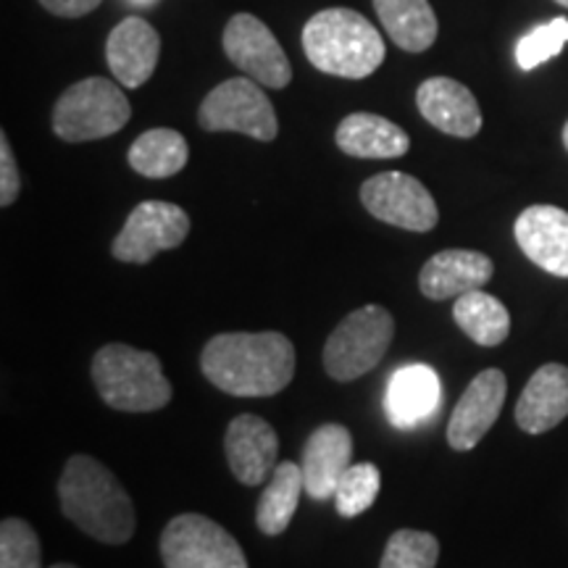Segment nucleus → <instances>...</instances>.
<instances>
[{
  "instance_id": "f257e3e1",
  "label": "nucleus",
  "mask_w": 568,
  "mask_h": 568,
  "mask_svg": "<svg viewBox=\"0 0 568 568\" xmlns=\"http://www.w3.org/2000/svg\"><path fill=\"white\" fill-rule=\"evenodd\" d=\"M205 379L234 397H272L295 376V345L280 332H226L203 347Z\"/></svg>"
},
{
  "instance_id": "f03ea898",
  "label": "nucleus",
  "mask_w": 568,
  "mask_h": 568,
  "mask_svg": "<svg viewBox=\"0 0 568 568\" xmlns=\"http://www.w3.org/2000/svg\"><path fill=\"white\" fill-rule=\"evenodd\" d=\"M63 516L84 535L105 545L130 542L138 527L132 497L101 460L71 456L59 479Z\"/></svg>"
},
{
  "instance_id": "7ed1b4c3",
  "label": "nucleus",
  "mask_w": 568,
  "mask_h": 568,
  "mask_svg": "<svg viewBox=\"0 0 568 568\" xmlns=\"http://www.w3.org/2000/svg\"><path fill=\"white\" fill-rule=\"evenodd\" d=\"M303 51L318 71L343 80H366L385 63V40L364 13L324 9L305 21Z\"/></svg>"
},
{
  "instance_id": "20e7f679",
  "label": "nucleus",
  "mask_w": 568,
  "mask_h": 568,
  "mask_svg": "<svg viewBox=\"0 0 568 568\" xmlns=\"http://www.w3.org/2000/svg\"><path fill=\"white\" fill-rule=\"evenodd\" d=\"M92 382L105 406L124 414L161 410L174 395L172 382L163 376L159 355L122 343H111L95 353Z\"/></svg>"
},
{
  "instance_id": "39448f33",
  "label": "nucleus",
  "mask_w": 568,
  "mask_h": 568,
  "mask_svg": "<svg viewBox=\"0 0 568 568\" xmlns=\"http://www.w3.org/2000/svg\"><path fill=\"white\" fill-rule=\"evenodd\" d=\"M130 116L132 105L119 82L88 77L63 90L55 101L53 132L67 142L103 140L124 130Z\"/></svg>"
},
{
  "instance_id": "423d86ee",
  "label": "nucleus",
  "mask_w": 568,
  "mask_h": 568,
  "mask_svg": "<svg viewBox=\"0 0 568 568\" xmlns=\"http://www.w3.org/2000/svg\"><path fill=\"white\" fill-rule=\"evenodd\" d=\"M395 335V322L382 305L347 314L324 345V368L335 382H353L382 364Z\"/></svg>"
},
{
  "instance_id": "0eeeda50",
  "label": "nucleus",
  "mask_w": 568,
  "mask_h": 568,
  "mask_svg": "<svg viewBox=\"0 0 568 568\" xmlns=\"http://www.w3.org/2000/svg\"><path fill=\"white\" fill-rule=\"evenodd\" d=\"M197 122L205 132H240L261 142H272L280 132L272 101L251 77L216 84L201 103Z\"/></svg>"
},
{
  "instance_id": "6e6552de",
  "label": "nucleus",
  "mask_w": 568,
  "mask_h": 568,
  "mask_svg": "<svg viewBox=\"0 0 568 568\" xmlns=\"http://www.w3.org/2000/svg\"><path fill=\"white\" fill-rule=\"evenodd\" d=\"M161 560L166 568H247L237 539L201 514H182L166 524Z\"/></svg>"
},
{
  "instance_id": "1a4fd4ad",
  "label": "nucleus",
  "mask_w": 568,
  "mask_h": 568,
  "mask_svg": "<svg viewBox=\"0 0 568 568\" xmlns=\"http://www.w3.org/2000/svg\"><path fill=\"white\" fill-rule=\"evenodd\" d=\"M190 234V216L166 201H145L126 216L111 253L122 264H151L161 251H174Z\"/></svg>"
},
{
  "instance_id": "9d476101",
  "label": "nucleus",
  "mask_w": 568,
  "mask_h": 568,
  "mask_svg": "<svg viewBox=\"0 0 568 568\" xmlns=\"http://www.w3.org/2000/svg\"><path fill=\"white\" fill-rule=\"evenodd\" d=\"M361 203L374 219L397 230L432 232L439 222L435 197L416 176L403 172L376 174L361 187Z\"/></svg>"
},
{
  "instance_id": "9b49d317",
  "label": "nucleus",
  "mask_w": 568,
  "mask_h": 568,
  "mask_svg": "<svg viewBox=\"0 0 568 568\" xmlns=\"http://www.w3.org/2000/svg\"><path fill=\"white\" fill-rule=\"evenodd\" d=\"M222 42L226 59L264 88L282 90L293 82V67H290L280 40L253 13H234Z\"/></svg>"
},
{
  "instance_id": "f8f14e48",
  "label": "nucleus",
  "mask_w": 568,
  "mask_h": 568,
  "mask_svg": "<svg viewBox=\"0 0 568 568\" xmlns=\"http://www.w3.org/2000/svg\"><path fill=\"white\" fill-rule=\"evenodd\" d=\"M506 395L508 379L500 368H485L474 376V382L453 408L450 424H447V443L453 450L466 453L481 443V437L493 429L497 416H500Z\"/></svg>"
},
{
  "instance_id": "ddd939ff",
  "label": "nucleus",
  "mask_w": 568,
  "mask_h": 568,
  "mask_svg": "<svg viewBox=\"0 0 568 568\" xmlns=\"http://www.w3.org/2000/svg\"><path fill=\"white\" fill-rule=\"evenodd\" d=\"M224 453L234 479L247 487H258L266 479H272L276 453H280V437L264 418L243 414L232 418L230 429H226Z\"/></svg>"
},
{
  "instance_id": "4468645a",
  "label": "nucleus",
  "mask_w": 568,
  "mask_h": 568,
  "mask_svg": "<svg viewBox=\"0 0 568 568\" xmlns=\"http://www.w3.org/2000/svg\"><path fill=\"white\" fill-rule=\"evenodd\" d=\"M516 243L539 268L568 280V213L558 205H529L514 226Z\"/></svg>"
},
{
  "instance_id": "2eb2a0df",
  "label": "nucleus",
  "mask_w": 568,
  "mask_h": 568,
  "mask_svg": "<svg viewBox=\"0 0 568 568\" xmlns=\"http://www.w3.org/2000/svg\"><path fill=\"white\" fill-rule=\"evenodd\" d=\"M105 59L113 80L124 88H142L153 77L161 59L159 32L140 17L119 21L105 42Z\"/></svg>"
},
{
  "instance_id": "dca6fc26",
  "label": "nucleus",
  "mask_w": 568,
  "mask_h": 568,
  "mask_svg": "<svg viewBox=\"0 0 568 568\" xmlns=\"http://www.w3.org/2000/svg\"><path fill=\"white\" fill-rule=\"evenodd\" d=\"M416 105L426 122L453 138H477L481 130L477 98L466 84L450 80V77H432L418 84Z\"/></svg>"
},
{
  "instance_id": "f3484780",
  "label": "nucleus",
  "mask_w": 568,
  "mask_h": 568,
  "mask_svg": "<svg viewBox=\"0 0 568 568\" xmlns=\"http://www.w3.org/2000/svg\"><path fill=\"white\" fill-rule=\"evenodd\" d=\"M353 466V435L343 424H324L305 439L303 447V479L305 493L314 500H329Z\"/></svg>"
},
{
  "instance_id": "a211bd4d",
  "label": "nucleus",
  "mask_w": 568,
  "mask_h": 568,
  "mask_svg": "<svg viewBox=\"0 0 568 568\" xmlns=\"http://www.w3.org/2000/svg\"><path fill=\"white\" fill-rule=\"evenodd\" d=\"M493 261L479 251H443L426 261L418 274V290L429 301H450L474 290H481L493 280Z\"/></svg>"
},
{
  "instance_id": "6ab92c4d",
  "label": "nucleus",
  "mask_w": 568,
  "mask_h": 568,
  "mask_svg": "<svg viewBox=\"0 0 568 568\" xmlns=\"http://www.w3.org/2000/svg\"><path fill=\"white\" fill-rule=\"evenodd\" d=\"M568 416V366H539L516 403V424L527 435H545Z\"/></svg>"
},
{
  "instance_id": "aec40b11",
  "label": "nucleus",
  "mask_w": 568,
  "mask_h": 568,
  "mask_svg": "<svg viewBox=\"0 0 568 568\" xmlns=\"http://www.w3.org/2000/svg\"><path fill=\"white\" fill-rule=\"evenodd\" d=\"M337 148L353 159H400L408 153L410 140L403 126L376 113H351L335 132Z\"/></svg>"
},
{
  "instance_id": "412c9836",
  "label": "nucleus",
  "mask_w": 568,
  "mask_h": 568,
  "mask_svg": "<svg viewBox=\"0 0 568 568\" xmlns=\"http://www.w3.org/2000/svg\"><path fill=\"white\" fill-rule=\"evenodd\" d=\"M439 376L429 366L410 364L397 368L387 387V416L400 429L422 424L437 410Z\"/></svg>"
},
{
  "instance_id": "4be33fe9",
  "label": "nucleus",
  "mask_w": 568,
  "mask_h": 568,
  "mask_svg": "<svg viewBox=\"0 0 568 568\" xmlns=\"http://www.w3.org/2000/svg\"><path fill=\"white\" fill-rule=\"evenodd\" d=\"M389 40L408 53H424L437 40V13L429 0H374Z\"/></svg>"
},
{
  "instance_id": "5701e85b",
  "label": "nucleus",
  "mask_w": 568,
  "mask_h": 568,
  "mask_svg": "<svg viewBox=\"0 0 568 568\" xmlns=\"http://www.w3.org/2000/svg\"><path fill=\"white\" fill-rule=\"evenodd\" d=\"M303 489L305 479L301 466L293 464V460H284L274 468L272 479H268V485L258 497V508H255V524L264 535L276 537L290 527Z\"/></svg>"
},
{
  "instance_id": "b1692460",
  "label": "nucleus",
  "mask_w": 568,
  "mask_h": 568,
  "mask_svg": "<svg viewBox=\"0 0 568 568\" xmlns=\"http://www.w3.org/2000/svg\"><path fill=\"white\" fill-rule=\"evenodd\" d=\"M187 140L166 126L142 132L130 148V166L148 180H166V176L180 174L187 166Z\"/></svg>"
},
{
  "instance_id": "393cba45",
  "label": "nucleus",
  "mask_w": 568,
  "mask_h": 568,
  "mask_svg": "<svg viewBox=\"0 0 568 568\" xmlns=\"http://www.w3.org/2000/svg\"><path fill=\"white\" fill-rule=\"evenodd\" d=\"M453 322L464 329L466 337L485 347H497L510 335L508 308L495 295H487L485 290H474V293L456 297Z\"/></svg>"
},
{
  "instance_id": "a878e982",
  "label": "nucleus",
  "mask_w": 568,
  "mask_h": 568,
  "mask_svg": "<svg viewBox=\"0 0 568 568\" xmlns=\"http://www.w3.org/2000/svg\"><path fill=\"white\" fill-rule=\"evenodd\" d=\"M439 560V542L435 535L418 529H397L387 539L379 568H435Z\"/></svg>"
},
{
  "instance_id": "bb28decb",
  "label": "nucleus",
  "mask_w": 568,
  "mask_h": 568,
  "mask_svg": "<svg viewBox=\"0 0 568 568\" xmlns=\"http://www.w3.org/2000/svg\"><path fill=\"white\" fill-rule=\"evenodd\" d=\"M382 487V474L374 464H353L339 479L335 489L337 514L343 518H355L374 506Z\"/></svg>"
},
{
  "instance_id": "cd10ccee",
  "label": "nucleus",
  "mask_w": 568,
  "mask_h": 568,
  "mask_svg": "<svg viewBox=\"0 0 568 568\" xmlns=\"http://www.w3.org/2000/svg\"><path fill=\"white\" fill-rule=\"evenodd\" d=\"M0 568H42L40 537L24 518H3L0 524Z\"/></svg>"
},
{
  "instance_id": "c85d7f7f",
  "label": "nucleus",
  "mask_w": 568,
  "mask_h": 568,
  "mask_svg": "<svg viewBox=\"0 0 568 568\" xmlns=\"http://www.w3.org/2000/svg\"><path fill=\"white\" fill-rule=\"evenodd\" d=\"M568 42V19L558 17L548 24L537 27L529 34H524L516 45V61L524 71L537 69L539 63L556 59Z\"/></svg>"
},
{
  "instance_id": "c756f323",
  "label": "nucleus",
  "mask_w": 568,
  "mask_h": 568,
  "mask_svg": "<svg viewBox=\"0 0 568 568\" xmlns=\"http://www.w3.org/2000/svg\"><path fill=\"white\" fill-rule=\"evenodd\" d=\"M21 193V176L17 159H13L11 142L6 134H0V205L9 209L11 203H17Z\"/></svg>"
},
{
  "instance_id": "7c9ffc66",
  "label": "nucleus",
  "mask_w": 568,
  "mask_h": 568,
  "mask_svg": "<svg viewBox=\"0 0 568 568\" xmlns=\"http://www.w3.org/2000/svg\"><path fill=\"white\" fill-rule=\"evenodd\" d=\"M40 6L45 11H51L53 17L80 19L84 13L95 11L101 6V0H40Z\"/></svg>"
},
{
  "instance_id": "2f4dec72",
  "label": "nucleus",
  "mask_w": 568,
  "mask_h": 568,
  "mask_svg": "<svg viewBox=\"0 0 568 568\" xmlns=\"http://www.w3.org/2000/svg\"><path fill=\"white\" fill-rule=\"evenodd\" d=\"M564 145H566V151H568V122L564 126Z\"/></svg>"
},
{
  "instance_id": "473e14b6",
  "label": "nucleus",
  "mask_w": 568,
  "mask_h": 568,
  "mask_svg": "<svg viewBox=\"0 0 568 568\" xmlns=\"http://www.w3.org/2000/svg\"><path fill=\"white\" fill-rule=\"evenodd\" d=\"M51 568H80V566H74V564H55Z\"/></svg>"
},
{
  "instance_id": "72a5a7b5",
  "label": "nucleus",
  "mask_w": 568,
  "mask_h": 568,
  "mask_svg": "<svg viewBox=\"0 0 568 568\" xmlns=\"http://www.w3.org/2000/svg\"><path fill=\"white\" fill-rule=\"evenodd\" d=\"M556 3L564 6V9H568V0H556Z\"/></svg>"
},
{
  "instance_id": "f704fd0d",
  "label": "nucleus",
  "mask_w": 568,
  "mask_h": 568,
  "mask_svg": "<svg viewBox=\"0 0 568 568\" xmlns=\"http://www.w3.org/2000/svg\"><path fill=\"white\" fill-rule=\"evenodd\" d=\"M145 3H148V0H145Z\"/></svg>"
}]
</instances>
